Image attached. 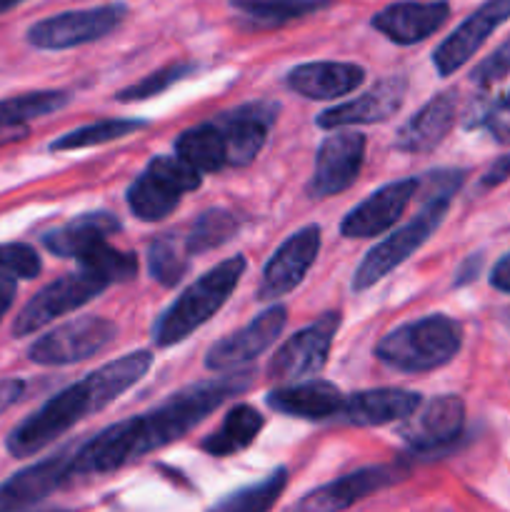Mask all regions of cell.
<instances>
[{"label":"cell","instance_id":"d6986e66","mask_svg":"<svg viewBox=\"0 0 510 512\" xmlns=\"http://www.w3.org/2000/svg\"><path fill=\"white\" fill-rule=\"evenodd\" d=\"M405 93H408V78L405 75H388V78L378 80L370 90H365L360 98L323 110L318 115V125L325 130H335L383 123L398 113Z\"/></svg>","mask_w":510,"mask_h":512},{"label":"cell","instance_id":"e575fe53","mask_svg":"<svg viewBox=\"0 0 510 512\" xmlns=\"http://www.w3.org/2000/svg\"><path fill=\"white\" fill-rule=\"evenodd\" d=\"M193 70H195L193 63L168 65V68H160V70H155V73L145 75V78L138 80L135 85H128V88L120 90L115 98H118L120 103H138V100L155 98V95L165 93L170 85H175V83H180L183 78H188Z\"/></svg>","mask_w":510,"mask_h":512},{"label":"cell","instance_id":"ee69618b","mask_svg":"<svg viewBox=\"0 0 510 512\" xmlns=\"http://www.w3.org/2000/svg\"><path fill=\"white\" fill-rule=\"evenodd\" d=\"M490 285L500 293H510V253L495 263L493 273H490Z\"/></svg>","mask_w":510,"mask_h":512},{"label":"cell","instance_id":"5bb4252c","mask_svg":"<svg viewBox=\"0 0 510 512\" xmlns=\"http://www.w3.org/2000/svg\"><path fill=\"white\" fill-rule=\"evenodd\" d=\"M510 18V0H485L475 13H470L443 43L435 48L433 65L443 78L458 73L485 40Z\"/></svg>","mask_w":510,"mask_h":512},{"label":"cell","instance_id":"8992f818","mask_svg":"<svg viewBox=\"0 0 510 512\" xmlns=\"http://www.w3.org/2000/svg\"><path fill=\"white\" fill-rule=\"evenodd\" d=\"M448 208L450 200H430V203L423 205L418 218H413L408 225H403V228L390 233L385 240H380L378 245H373V248L365 253V258L360 260L358 268H355V293H363V290L373 288V285L380 283L385 275L393 273L398 265H403L415 250L423 248V245L433 238L435 230L443 225Z\"/></svg>","mask_w":510,"mask_h":512},{"label":"cell","instance_id":"ffe728a7","mask_svg":"<svg viewBox=\"0 0 510 512\" xmlns=\"http://www.w3.org/2000/svg\"><path fill=\"white\" fill-rule=\"evenodd\" d=\"M70 455H73V448L60 450L58 455H50L0 483V512L33 508L50 498L58 488L68 485L73 480L70 478Z\"/></svg>","mask_w":510,"mask_h":512},{"label":"cell","instance_id":"f35d334b","mask_svg":"<svg viewBox=\"0 0 510 512\" xmlns=\"http://www.w3.org/2000/svg\"><path fill=\"white\" fill-rule=\"evenodd\" d=\"M475 125H483L495 143L510 145V90L500 95L498 100L480 105Z\"/></svg>","mask_w":510,"mask_h":512},{"label":"cell","instance_id":"2e32d148","mask_svg":"<svg viewBox=\"0 0 510 512\" xmlns=\"http://www.w3.org/2000/svg\"><path fill=\"white\" fill-rule=\"evenodd\" d=\"M465 428V403L458 395H438L428 400L425 408L415 410L408 423L400 428V438L415 453H435L445 450L463 435Z\"/></svg>","mask_w":510,"mask_h":512},{"label":"cell","instance_id":"44dd1931","mask_svg":"<svg viewBox=\"0 0 510 512\" xmlns=\"http://www.w3.org/2000/svg\"><path fill=\"white\" fill-rule=\"evenodd\" d=\"M448 18L450 5L445 0H430V3L403 0V3L385 5L380 13L373 15L370 25L393 43L415 45L438 33Z\"/></svg>","mask_w":510,"mask_h":512},{"label":"cell","instance_id":"f1b7e54d","mask_svg":"<svg viewBox=\"0 0 510 512\" xmlns=\"http://www.w3.org/2000/svg\"><path fill=\"white\" fill-rule=\"evenodd\" d=\"M145 120H135V118H115V120H98V123L90 125H80V128L68 130L60 138H55L50 143V150L53 153H68V150H83V148H93V145H105L113 143V140L128 138L133 135L135 130L145 128Z\"/></svg>","mask_w":510,"mask_h":512},{"label":"cell","instance_id":"277c9868","mask_svg":"<svg viewBox=\"0 0 510 512\" xmlns=\"http://www.w3.org/2000/svg\"><path fill=\"white\" fill-rule=\"evenodd\" d=\"M463 348V328L448 315H425L390 330L378 345L375 358L400 373H430L448 365Z\"/></svg>","mask_w":510,"mask_h":512},{"label":"cell","instance_id":"8d00e7d4","mask_svg":"<svg viewBox=\"0 0 510 512\" xmlns=\"http://www.w3.org/2000/svg\"><path fill=\"white\" fill-rule=\"evenodd\" d=\"M238 10L253 15V18H265L270 23L303 15L313 10L320 0H230Z\"/></svg>","mask_w":510,"mask_h":512},{"label":"cell","instance_id":"ac0fdd59","mask_svg":"<svg viewBox=\"0 0 510 512\" xmlns=\"http://www.w3.org/2000/svg\"><path fill=\"white\" fill-rule=\"evenodd\" d=\"M403 475L405 470L398 468V465H370V468H360L355 473H348L343 478L333 480V483L323 485V488L310 490L305 498H300L295 503V508L305 512L345 510L350 505L360 503V500L395 485Z\"/></svg>","mask_w":510,"mask_h":512},{"label":"cell","instance_id":"d6a6232c","mask_svg":"<svg viewBox=\"0 0 510 512\" xmlns=\"http://www.w3.org/2000/svg\"><path fill=\"white\" fill-rule=\"evenodd\" d=\"M288 485V470L278 468L268 475L265 480L260 483L248 485L243 490H235L230 493L228 498L218 500L215 503V510H223V512H263L270 510L275 503H278L280 493L285 490Z\"/></svg>","mask_w":510,"mask_h":512},{"label":"cell","instance_id":"52a82bcc","mask_svg":"<svg viewBox=\"0 0 510 512\" xmlns=\"http://www.w3.org/2000/svg\"><path fill=\"white\" fill-rule=\"evenodd\" d=\"M128 18V5L108 3L98 8L65 10L60 15L38 20L28 30V43L38 50H68L95 43L113 33Z\"/></svg>","mask_w":510,"mask_h":512},{"label":"cell","instance_id":"7bdbcfd3","mask_svg":"<svg viewBox=\"0 0 510 512\" xmlns=\"http://www.w3.org/2000/svg\"><path fill=\"white\" fill-rule=\"evenodd\" d=\"M25 383L23 380H0V413L8 410L10 405L18 403L23 398Z\"/></svg>","mask_w":510,"mask_h":512},{"label":"cell","instance_id":"f546056e","mask_svg":"<svg viewBox=\"0 0 510 512\" xmlns=\"http://www.w3.org/2000/svg\"><path fill=\"white\" fill-rule=\"evenodd\" d=\"M190 250L185 245V235L165 233L155 238L148 248V270L153 280H158L163 288H173L183 280L190 268Z\"/></svg>","mask_w":510,"mask_h":512},{"label":"cell","instance_id":"5b68a950","mask_svg":"<svg viewBox=\"0 0 510 512\" xmlns=\"http://www.w3.org/2000/svg\"><path fill=\"white\" fill-rule=\"evenodd\" d=\"M203 173L185 163L180 155H160L128 188V208L143 223H155L173 213L185 193L200 188Z\"/></svg>","mask_w":510,"mask_h":512},{"label":"cell","instance_id":"484cf974","mask_svg":"<svg viewBox=\"0 0 510 512\" xmlns=\"http://www.w3.org/2000/svg\"><path fill=\"white\" fill-rule=\"evenodd\" d=\"M123 228L113 213H83L78 218L68 220L60 228H53L43 235V245L58 258H80L88 248H93L100 240H108L110 235Z\"/></svg>","mask_w":510,"mask_h":512},{"label":"cell","instance_id":"4dcf8cb0","mask_svg":"<svg viewBox=\"0 0 510 512\" xmlns=\"http://www.w3.org/2000/svg\"><path fill=\"white\" fill-rule=\"evenodd\" d=\"M70 103V95L63 90H38V93L15 95L0 100V130L23 128L25 123L43 115L55 113Z\"/></svg>","mask_w":510,"mask_h":512},{"label":"cell","instance_id":"83f0119b","mask_svg":"<svg viewBox=\"0 0 510 512\" xmlns=\"http://www.w3.org/2000/svg\"><path fill=\"white\" fill-rule=\"evenodd\" d=\"M175 155L193 165L200 173H218L228 168V153H225V138L218 123H203L188 128L175 140Z\"/></svg>","mask_w":510,"mask_h":512},{"label":"cell","instance_id":"d4e9b609","mask_svg":"<svg viewBox=\"0 0 510 512\" xmlns=\"http://www.w3.org/2000/svg\"><path fill=\"white\" fill-rule=\"evenodd\" d=\"M420 405H423V398L413 390L375 388L345 398L343 415L348 423L358 425V428H378V425L395 423V420H408Z\"/></svg>","mask_w":510,"mask_h":512},{"label":"cell","instance_id":"f6af8a7d","mask_svg":"<svg viewBox=\"0 0 510 512\" xmlns=\"http://www.w3.org/2000/svg\"><path fill=\"white\" fill-rule=\"evenodd\" d=\"M13 300H15V278L0 275V320H3V315L10 310Z\"/></svg>","mask_w":510,"mask_h":512},{"label":"cell","instance_id":"836d02e7","mask_svg":"<svg viewBox=\"0 0 510 512\" xmlns=\"http://www.w3.org/2000/svg\"><path fill=\"white\" fill-rule=\"evenodd\" d=\"M78 263L83 268L93 270L95 275H100L108 285L128 283L138 273V258L133 253H125V250L110 248L108 240H100L93 248L85 250Z\"/></svg>","mask_w":510,"mask_h":512},{"label":"cell","instance_id":"bcb514c9","mask_svg":"<svg viewBox=\"0 0 510 512\" xmlns=\"http://www.w3.org/2000/svg\"><path fill=\"white\" fill-rule=\"evenodd\" d=\"M18 3H23V0H0V13H5V10L15 8Z\"/></svg>","mask_w":510,"mask_h":512},{"label":"cell","instance_id":"d590c367","mask_svg":"<svg viewBox=\"0 0 510 512\" xmlns=\"http://www.w3.org/2000/svg\"><path fill=\"white\" fill-rule=\"evenodd\" d=\"M43 270V260L30 245L3 243L0 245V275L15 280H33Z\"/></svg>","mask_w":510,"mask_h":512},{"label":"cell","instance_id":"4fadbf2b","mask_svg":"<svg viewBox=\"0 0 510 512\" xmlns=\"http://www.w3.org/2000/svg\"><path fill=\"white\" fill-rule=\"evenodd\" d=\"M320 240H323L320 225H305L275 250L260 278V303H275L303 283L308 270L318 260Z\"/></svg>","mask_w":510,"mask_h":512},{"label":"cell","instance_id":"9c48e42d","mask_svg":"<svg viewBox=\"0 0 510 512\" xmlns=\"http://www.w3.org/2000/svg\"><path fill=\"white\" fill-rule=\"evenodd\" d=\"M118 335L115 323L108 318H95V315H80L58 325L50 333L40 335L28 350L30 363L35 365H73L93 358L103 348L113 343Z\"/></svg>","mask_w":510,"mask_h":512},{"label":"cell","instance_id":"30bf717a","mask_svg":"<svg viewBox=\"0 0 510 512\" xmlns=\"http://www.w3.org/2000/svg\"><path fill=\"white\" fill-rule=\"evenodd\" d=\"M338 328L340 313L328 310L315 323L298 330L293 338L280 345V350L270 360V378L278 380V383H295V380H305L320 373L328 363L330 345H333Z\"/></svg>","mask_w":510,"mask_h":512},{"label":"cell","instance_id":"603a6c76","mask_svg":"<svg viewBox=\"0 0 510 512\" xmlns=\"http://www.w3.org/2000/svg\"><path fill=\"white\" fill-rule=\"evenodd\" d=\"M365 80V70L355 63L340 60H313V63L295 65L285 75V85L293 93L308 100H333L353 93Z\"/></svg>","mask_w":510,"mask_h":512},{"label":"cell","instance_id":"4316f807","mask_svg":"<svg viewBox=\"0 0 510 512\" xmlns=\"http://www.w3.org/2000/svg\"><path fill=\"white\" fill-rule=\"evenodd\" d=\"M263 425L265 418L253 405L240 403L228 410V415H225L223 423L218 425L215 433L203 438L200 448H203V453L213 455V458H230V455H238L243 450H248L260 435Z\"/></svg>","mask_w":510,"mask_h":512},{"label":"cell","instance_id":"ba28073f","mask_svg":"<svg viewBox=\"0 0 510 512\" xmlns=\"http://www.w3.org/2000/svg\"><path fill=\"white\" fill-rule=\"evenodd\" d=\"M105 288H108V283L100 275L80 265L78 273H68L63 278L53 280L25 303V308L20 310L13 323V335L15 338H25L30 333H38L60 315L73 313V310L88 305Z\"/></svg>","mask_w":510,"mask_h":512},{"label":"cell","instance_id":"7402d4cb","mask_svg":"<svg viewBox=\"0 0 510 512\" xmlns=\"http://www.w3.org/2000/svg\"><path fill=\"white\" fill-rule=\"evenodd\" d=\"M458 118V93L445 90V93L430 98L403 128L395 135V148L400 153L425 155L438 148L448 133L453 130Z\"/></svg>","mask_w":510,"mask_h":512},{"label":"cell","instance_id":"8fae6325","mask_svg":"<svg viewBox=\"0 0 510 512\" xmlns=\"http://www.w3.org/2000/svg\"><path fill=\"white\" fill-rule=\"evenodd\" d=\"M285 323H288V310H285V305L275 303L273 308L250 320L245 328L235 330V333L225 335L218 343L210 345L208 355H205V368L213 370V373H230V370L245 368L280 338Z\"/></svg>","mask_w":510,"mask_h":512},{"label":"cell","instance_id":"e0dca14e","mask_svg":"<svg viewBox=\"0 0 510 512\" xmlns=\"http://www.w3.org/2000/svg\"><path fill=\"white\" fill-rule=\"evenodd\" d=\"M418 193V178H403L383 185L355 205L340 223L345 238H375L393 228Z\"/></svg>","mask_w":510,"mask_h":512},{"label":"cell","instance_id":"60d3db41","mask_svg":"<svg viewBox=\"0 0 510 512\" xmlns=\"http://www.w3.org/2000/svg\"><path fill=\"white\" fill-rule=\"evenodd\" d=\"M505 180H510V153L500 155V158L485 170V175L478 183V190H493L498 188V185H503Z\"/></svg>","mask_w":510,"mask_h":512},{"label":"cell","instance_id":"cb8c5ba5","mask_svg":"<svg viewBox=\"0 0 510 512\" xmlns=\"http://www.w3.org/2000/svg\"><path fill=\"white\" fill-rule=\"evenodd\" d=\"M265 400L275 413L300 420H328L343 415L345 408V395L328 380H295V385L270 390Z\"/></svg>","mask_w":510,"mask_h":512},{"label":"cell","instance_id":"7a4b0ae2","mask_svg":"<svg viewBox=\"0 0 510 512\" xmlns=\"http://www.w3.org/2000/svg\"><path fill=\"white\" fill-rule=\"evenodd\" d=\"M150 365H153L150 350H135L123 358L110 360L95 373L60 390L48 403L40 405L30 418L15 425L13 433L5 440V448L13 458H30V455L40 453L50 443L63 438L80 420L118 400L125 390L133 388L138 380L148 375Z\"/></svg>","mask_w":510,"mask_h":512},{"label":"cell","instance_id":"3957f363","mask_svg":"<svg viewBox=\"0 0 510 512\" xmlns=\"http://www.w3.org/2000/svg\"><path fill=\"white\" fill-rule=\"evenodd\" d=\"M245 268H248V263H245L243 255H233V258L223 260L215 268H210L208 273L200 275L193 285H188L175 298V303L155 320V348H170V345L183 343L200 325L208 323L228 303V298L238 288L240 278H243Z\"/></svg>","mask_w":510,"mask_h":512},{"label":"cell","instance_id":"74e56055","mask_svg":"<svg viewBox=\"0 0 510 512\" xmlns=\"http://www.w3.org/2000/svg\"><path fill=\"white\" fill-rule=\"evenodd\" d=\"M463 183H465V170L438 168L425 173L423 178H418V190H420V198H423L425 203H430V200H453V195L458 193Z\"/></svg>","mask_w":510,"mask_h":512},{"label":"cell","instance_id":"6da1fadb","mask_svg":"<svg viewBox=\"0 0 510 512\" xmlns=\"http://www.w3.org/2000/svg\"><path fill=\"white\" fill-rule=\"evenodd\" d=\"M250 385V375L235 373L228 378L203 380L168 395L160 405L138 418L120 420L108 425L103 433L93 435L70 455V478L105 475L123 465L165 448L185 438L195 425L203 423L210 413L228 403L233 395L243 393Z\"/></svg>","mask_w":510,"mask_h":512},{"label":"cell","instance_id":"7dc6e473","mask_svg":"<svg viewBox=\"0 0 510 512\" xmlns=\"http://www.w3.org/2000/svg\"><path fill=\"white\" fill-rule=\"evenodd\" d=\"M505 320H508V323H510V310H505Z\"/></svg>","mask_w":510,"mask_h":512},{"label":"cell","instance_id":"9a60e30c","mask_svg":"<svg viewBox=\"0 0 510 512\" xmlns=\"http://www.w3.org/2000/svg\"><path fill=\"white\" fill-rule=\"evenodd\" d=\"M278 110L280 105L273 100H255V103L238 105L215 120L223 130L228 168H245L258 158L270 128L278 120Z\"/></svg>","mask_w":510,"mask_h":512},{"label":"cell","instance_id":"ab89813d","mask_svg":"<svg viewBox=\"0 0 510 512\" xmlns=\"http://www.w3.org/2000/svg\"><path fill=\"white\" fill-rule=\"evenodd\" d=\"M510 75V38L500 43L485 60H480L470 73V80L478 85H493Z\"/></svg>","mask_w":510,"mask_h":512},{"label":"cell","instance_id":"1f68e13d","mask_svg":"<svg viewBox=\"0 0 510 512\" xmlns=\"http://www.w3.org/2000/svg\"><path fill=\"white\" fill-rule=\"evenodd\" d=\"M240 228V220L233 210L225 208H210L200 215L193 223L190 233H185V245H188L190 255L208 253V250L220 248L228 243Z\"/></svg>","mask_w":510,"mask_h":512},{"label":"cell","instance_id":"7c38bea8","mask_svg":"<svg viewBox=\"0 0 510 512\" xmlns=\"http://www.w3.org/2000/svg\"><path fill=\"white\" fill-rule=\"evenodd\" d=\"M365 160V135L350 128H335L320 143L315 155L313 178L308 183V193L313 198H330L340 195L358 180Z\"/></svg>","mask_w":510,"mask_h":512},{"label":"cell","instance_id":"b9f144b4","mask_svg":"<svg viewBox=\"0 0 510 512\" xmlns=\"http://www.w3.org/2000/svg\"><path fill=\"white\" fill-rule=\"evenodd\" d=\"M483 263H485L483 253H473L470 258H465L463 263H460L458 273H455V280H453L455 288H465V285L475 283V280H478V275L483 273Z\"/></svg>","mask_w":510,"mask_h":512}]
</instances>
